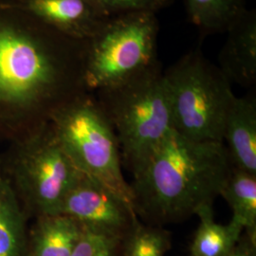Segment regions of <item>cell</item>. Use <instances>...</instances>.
Wrapping results in <instances>:
<instances>
[{
	"mask_svg": "<svg viewBox=\"0 0 256 256\" xmlns=\"http://www.w3.org/2000/svg\"><path fill=\"white\" fill-rule=\"evenodd\" d=\"M86 41L68 36L16 0H0V131L20 134L50 122L88 93Z\"/></svg>",
	"mask_w": 256,
	"mask_h": 256,
	"instance_id": "obj_1",
	"label": "cell"
},
{
	"mask_svg": "<svg viewBox=\"0 0 256 256\" xmlns=\"http://www.w3.org/2000/svg\"><path fill=\"white\" fill-rule=\"evenodd\" d=\"M171 248V232L138 220L122 240V256H165Z\"/></svg>",
	"mask_w": 256,
	"mask_h": 256,
	"instance_id": "obj_17",
	"label": "cell"
},
{
	"mask_svg": "<svg viewBox=\"0 0 256 256\" xmlns=\"http://www.w3.org/2000/svg\"><path fill=\"white\" fill-rule=\"evenodd\" d=\"M59 214L74 218L84 229L117 239L124 238L138 220L130 204L82 174L66 196Z\"/></svg>",
	"mask_w": 256,
	"mask_h": 256,
	"instance_id": "obj_8",
	"label": "cell"
},
{
	"mask_svg": "<svg viewBox=\"0 0 256 256\" xmlns=\"http://www.w3.org/2000/svg\"><path fill=\"white\" fill-rule=\"evenodd\" d=\"M220 52L221 72L230 82L252 86L256 82V12L246 10L227 30Z\"/></svg>",
	"mask_w": 256,
	"mask_h": 256,
	"instance_id": "obj_10",
	"label": "cell"
},
{
	"mask_svg": "<svg viewBox=\"0 0 256 256\" xmlns=\"http://www.w3.org/2000/svg\"><path fill=\"white\" fill-rule=\"evenodd\" d=\"M174 131L200 142H223V129L236 98L229 79L200 48L164 72Z\"/></svg>",
	"mask_w": 256,
	"mask_h": 256,
	"instance_id": "obj_4",
	"label": "cell"
},
{
	"mask_svg": "<svg viewBox=\"0 0 256 256\" xmlns=\"http://www.w3.org/2000/svg\"><path fill=\"white\" fill-rule=\"evenodd\" d=\"M220 196L232 208V220L256 236V174L232 167Z\"/></svg>",
	"mask_w": 256,
	"mask_h": 256,
	"instance_id": "obj_15",
	"label": "cell"
},
{
	"mask_svg": "<svg viewBox=\"0 0 256 256\" xmlns=\"http://www.w3.org/2000/svg\"><path fill=\"white\" fill-rule=\"evenodd\" d=\"M196 216L200 222L192 238L190 256H228L243 234V227L234 220L227 225L216 223L214 207L204 208Z\"/></svg>",
	"mask_w": 256,
	"mask_h": 256,
	"instance_id": "obj_14",
	"label": "cell"
},
{
	"mask_svg": "<svg viewBox=\"0 0 256 256\" xmlns=\"http://www.w3.org/2000/svg\"><path fill=\"white\" fill-rule=\"evenodd\" d=\"M82 230L63 214L38 216L28 234V256H70Z\"/></svg>",
	"mask_w": 256,
	"mask_h": 256,
	"instance_id": "obj_12",
	"label": "cell"
},
{
	"mask_svg": "<svg viewBox=\"0 0 256 256\" xmlns=\"http://www.w3.org/2000/svg\"><path fill=\"white\" fill-rule=\"evenodd\" d=\"M95 97L116 133L122 166L137 174L174 130L162 64L95 92Z\"/></svg>",
	"mask_w": 256,
	"mask_h": 256,
	"instance_id": "obj_3",
	"label": "cell"
},
{
	"mask_svg": "<svg viewBox=\"0 0 256 256\" xmlns=\"http://www.w3.org/2000/svg\"><path fill=\"white\" fill-rule=\"evenodd\" d=\"M188 18L202 34L225 32L246 10L244 0H184Z\"/></svg>",
	"mask_w": 256,
	"mask_h": 256,
	"instance_id": "obj_16",
	"label": "cell"
},
{
	"mask_svg": "<svg viewBox=\"0 0 256 256\" xmlns=\"http://www.w3.org/2000/svg\"><path fill=\"white\" fill-rule=\"evenodd\" d=\"M0 256H28L26 212L0 170Z\"/></svg>",
	"mask_w": 256,
	"mask_h": 256,
	"instance_id": "obj_13",
	"label": "cell"
},
{
	"mask_svg": "<svg viewBox=\"0 0 256 256\" xmlns=\"http://www.w3.org/2000/svg\"><path fill=\"white\" fill-rule=\"evenodd\" d=\"M232 167L223 142L194 140L172 131L133 176L138 220L164 227L214 207Z\"/></svg>",
	"mask_w": 256,
	"mask_h": 256,
	"instance_id": "obj_2",
	"label": "cell"
},
{
	"mask_svg": "<svg viewBox=\"0 0 256 256\" xmlns=\"http://www.w3.org/2000/svg\"><path fill=\"white\" fill-rule=\"evenodd\" d=\"M106 18L129 12H154L173 4L176 0H92Z\"/></svg>",
	"mask_w": 256,
	"mask_h": 256,
	"instance_id": "obj_18",
	"label": "cell"
},
{
	"mask_svg": "<svg viewBox=\"0 0 256 256\" xmlns=\"http://www.w3.org/2000/svg\"><path fill=\"white\" fill-rule=\"evenodd\" d=\"M122 240L116 242L112 246L108 248L104 252L96 256H122Z\"/></svg>",
	"mask_w": 256,
	"mask_h": 256,
	"instance_id": "obj_21",
	"label": "cell"
},
{
	"mask_svg": "<svg viewBox=\"0 0 256 256\" xmlns=\"http://www.w3.org/2000/svg\"><path fill=\"white\" fill-rule=\"evenodd\" d=\"M50 124L76 168L133 207L118 138L95 95L88 92L70 102L55 112Z\"/></svg>",
	"mask_w": 256,
	"mask_h": 256,
	"instance_id": "obj_5",
	"label": "cell"
},
{
	"mask_svg": "<svg viewBox=\"0 0 256 256\" xmlns=\"http://www.w3.org/2000/svg\"><path fill=\"white\" fill-rule=\"evenodd\" d=\"M158 30L154 12H129L108 19L86 40L84 82L88 90L113 86L158 64Z\"/></svg>",
	"mask_w": 256,
	"mask_h": 256,
	"instance_id": "obj_7",
	"label": "cell"
},
{
	"mask_svg": "<svg viewBox=\"0 0 256 256\" xmlns=\"http://www.w3.org/2000/svg\"><path fill=\"white\" fill-rule=\"evenodd\" d=\"M122 239L82 228L70 256H96Z\"/></svg>",
	"mask_w": 256,
	"mask_h": 256,
	"instance_id": "obj_19",
	"label": "cell"
},
{
	"mask_svg": "<svg viewBox=\"0 0 256 256\" xmlns=\"http://www.w3.org/2000/svg\"><path fill=\"white\" fill-rule=\"evenodd\" d=\"M228 256H256V236L243 232Z\"/></svg>",
	"mask_w": 256,
	"mask_h": 256,
	"instance_id": "obj_20",
	"label": "cell"
},
{
	"mask_svg": "<svg viewBox=\"0 0 256 256\" xmlns=\"http://www.w3.org/2000/svg\"><path fill=\"white\" fill-rule=\"evenodd\" d=\"M10 158L9 178L26 214H59L82 173L66 154L50 122L19 134Z\"/></svg>",
	"mask_w": 256,
	"mask_h": 256,
	"instance_id": "obj_6",
	"label": "cell"
},
{
	"mask_svg": "<svg viewBox=\"0 0 256 256\" xmlns=\"http://www.w3.org/2000/svg\"><path fill=\"white\" fill-rule=\"evenodd\" d=\"M21 7L68 36L86 41L110 18L92 0H16Z\"/></svg>",
	"mask_w": 256,
	"mask_h": 256,
	"instance_id": "obj_9",
	"label": "cell"
},
{
	"mask_svg": "<svg viewBox=\"0 0 256 256\" xmlns=\"http://www.w3.org/2000/svg\"><path fill=\"white\" fill-rule=\"evenodd\" d=\"M222 138L234 167L256 174L254 96H236L226 117Z\"/></svg>",
	"mask_w": 256,
	"mask_h": 256,
	"instance_id": "obj_11",
	"label": "cell"
}]
</instances>
